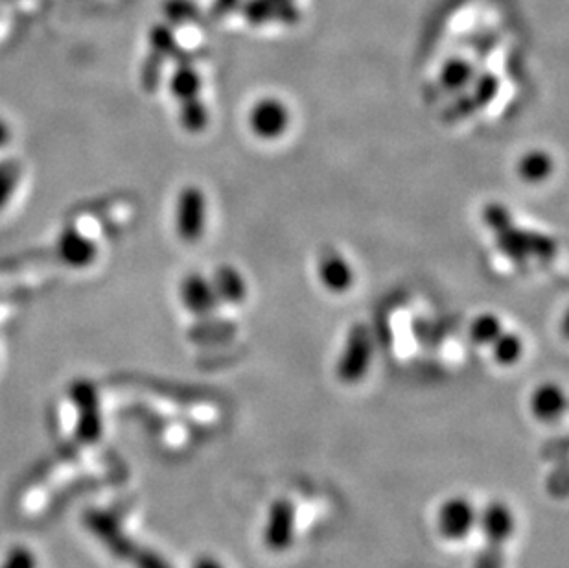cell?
I'll return each instance as SVG.
<instances>
[{
    "mask_svg": "<svg viewBox=\"0 0 569 568\" xmlns=\"http://www.w3.org/2000/svg\"><path fill=\"white\" fill-rule=\"evenodd\" d=\"M151 52L159 54L163 60L172 58L177 63H192V56L181 48L170 24H155L150 30Z\"/></svg>",
    "mask_w": 569,
    "mask_h": 568,
    "instance_id": "cell-17",
    "label": "cell"
},
{
    "mask_svg": "<svg viewBox=\"0 0 569 568\" xmlns=\"http://www.w3.org/2000/svg\"><path fill=\"white\" fill-rule=\"evenodd\" d=\"M474 78H476L474 63L461 56H455L446 61L442 65L441 76H439L442 87L450 93H463L472 85Z\"/></svg>",
    "mask_w": 569,
    "mask_h": 568,
    "instance_id": "cell-16",
    "label": "cell"
},
{
    "mask_svg": "<svg viewBox=\"0 0 569 568\" xmlns=\"http://www.w3.org/2000/svg\"><path fill=\"white\" fill-rule=\"evenodd\" d=\"M483 222L487 224L488 229L498 235L501 231H505L507 227L514 224L512 214L505 205L498 202L487 203L483 209Z\"/></svg>",
    "mask_w": 569,
    "mask_h": 568,
    "instance_id": "cell-27",
    "label": "cell"
},
{
    "mask_svg": "<svg viewBox=\"0 0 569 568\" xmlns=\"http://www.w3.org/2000/svg\"><path fill=\"white\" fill-rule=\"evenodd\" d=\"M372 353L374 342L369 327L356 323L347 334V342L337 360V379L343 384H358L360 380L365 379L371 367Z\"/></svg>",
    "mask_w": 569,
    "mask_h": 568,
    "instance_id": "cell-3",
    "label": "cell"
},
{
    "mask_svg": "<svg viewBox=\"0 0 569 568\" xmlns=\"http://www.w3.org/2000/svg\"><path fill=\"white\" fill-rule=\"evenodd\" d=\"M476 109H479V107L474 102L472 95H466L465 91H463L453 100L452 106H448V109L444 111V120L446 122H459V120L474 115Z\"/></svg>",
    "mask_w": 569,
    "mask_h": 568,
    "instance_id": "cell-29",
    "label": "cell"
},
{
    "mask_svg": "<svg viewBox=\"0 0 569 568\" xmlns=\"http://www.w3.org/2000/svg\"><path fill=\"white\" fill-rule=\"evenodd\" d=\"M58 255L61 261L72 268H85L96 259V248L93 242L83 237L80 231L67 227L58 240Z\"/></svg>",
    "mask_w": 569,
    "mask_h": 568,
    "instance_id": "cell-13",
    "label": "cell"
},
{
    "mask_svg": "<svg viewBox=\"0 0 569 568\" xmlns=\"http://www.w3.org/2000/svg\"><path fill=\"white\" fill-rule=\"evenodd\" d=\"M192 568H227L221 563L218 557L210 556V554H203V556L196 557Z\"/></svg>",
    "mask_w": 569,
    "mask_h": 568,
    "instance_id": "cell-33",
    "label": "cell"
},
{
    "mask_svg": "<svg viewBox=\"0 0 569 568\" xmlns=\"http://www.w3.org/2000/svg\"><path fill=\"white\" fill-rule=\"evenodd\" d=\"M37 557L28 546L17 545L8 550L0 568H37Z\"/></svg>",
    "mask_w": 569,
    "mask_h": 568,
    "instance_id": "cell-28",
    "label": "cell"
},
{
    "mask_svg": "<svg viewBox=\"0 0 569 568\" xmlns=\"http://www.w3.org/2000/svg\"><path fill=\"white\" fill-rule=\"evenodd\" d=\"M516 170H518V176L523 183L536 185V183L546 181L553 174V159L547 152L533 150V152H527L520 157Z\"/></svg>",
    "mask_w": 569,
    "mask_h": 568,
    "instance_id": "cell-19",
    "label": "cell"
},
{
    "mask_svg": "<svg viewBox=\"0 0 569 568\" xmlns=\"http://www.w3.org/2000/svg\"><path fill=\"white\" fill-rule=\"evenodd\" d=\"M485 543L479 548L472 568H505L507 543H511L516 532V515L509 504L501 500L488 502L479 511V522Z\"/></svg>",
    "mask_w": 569,
    "mask_h": 568,
    "instance_id": "cell-2",
    "label": "cell"
},
{
    "mask_svg": "<svg viewBox=\"0 0 569 568\" xmlns=\"http://www.w3.org/2000/svg\"><path fill=\"white\" fill-rule=\"evenodd\" d=\"M494 237L501 253H505L514 262H527L529 259L549 261L557 255V242L553 238L520 229L514 224Z\"/></svg>",
    "mask_w": 569,
    "mask_h": 568,
    "instance_id": "cell-4",
    "label": "cell"
},
{
    "mask_svg": "<svg viewBox=\"0 0 569 568\" xmlns=\"http://www.w3.org/2000/svg\"><path fill=\"white\" fill-rule=\"evenodd\" d=\"M163 12L168 23L174 26L201 21V10L194 0H166Z\"/></svg>",
    "mask_w": 569,
    "mask_h": 568,
    "instance_id": "cell-23",
    "label": "cell"
},
{
    "mask_svg": "<svg viewBox=\"0 0 569 568\" xmlns=\"http://www.w3.org/2000/svg\"><path fill=\"white\" fill-rule=\"evenodd\" d=\"M490 347H492L494 362L500 366H514L522 360L523 342L516 332H501Z\"/></svg>",
    "mask_w": 569,
    "mask_h": 568,
    "instance_id": "cell-21",
    "label": "cell"
},
{
    "mask_svg": "<svg viewBox=\"0 0 569 568\" xmlns=\"http://www.w3.org/2000/svg\"><path fill=\"white\" fill-rule=\"evenodd\" d=\"M242 13L249 24H295L301 19V10L295 0H242Z\"/></svg>",
    "mask_w": 569,
    "mask_h": 568,
    "instance_id": "cell-11",
    "label": "cell"
},
{
    "mask_svg": "<svg viewBox=\"0 0 569 568\" xmlns=\"http://www.w3.org/2000/svg\"><path fill=\"white\" fill-rule=\"evenodd\" d=\"M566 393L558 384H542L531 395V412L542 423H555L566 412Z\"/></svg>",
    "mask_w": 569,
    "mask_h": 568,
    "instance_id": "cell-14",
    "label": "cell"
},
{
    "mask_svg": "<svg viewBox=\"0 0 569 568\" xmlns=\"http://www.w3.org/2000/svg\"><path fill=\"white\" fill-rule=\"evenodd\" d=\"M236 331H238L236 321L214 318L212 314L207 318H199L198 323L194 325L192 338L203 344H225L233 340Z\"/></svg>",
    "mask_w": 569,
    "mask_h": 568,
    "instance_id": "cell-18",
    "label": "cell"
},
{
    "mask_svg": "<svg viewBox=\"0 0 569 568\" xmlns=\"http://www.w3.org/2000/svg\"><path fill=\"white\" fill-rule=\"evenodd\" d=\"M498 41H500V37L496 34H483V36L476 37V41L472 43V48L476 50V54L485 58L496 48Z\"/></svg>",
    "mask_w": 569,
    "mask_h": 568,
    "instance_id": "cell-31",
    "label": "cell"
},
{
    "mask_svg": "<svg viewBox=\"0 0 569 568\" xmlns=\"http://www.w3.org/2000/svg\"><path fill=\"white\" fill-rule=\"evenodd\" d=\"M500 91V80L492 72H483L474 78L472 82V98L477 107H485L496 98Z\"/></svg>",
    "mask_w": 569,
    "mask_h": 568,
    "instance_id": "cell-25",
    "label": "cell"
},
{
    "mask_svg": "<svg viewBox=\"0 0 569 568\" xmlns=\"http://www.w3.org/2000/svg\"><path fill=\"white\" fill-rule=\"evenodd\" d=\"M19 178L21 166L17 161H0V211L12 200L13 192L19 185Z\"/></svg>",
    "mask_w": 569,
    "mask_h": 568,
    "instance_id": "cell-26",
    "label": "cell"
},
{
    "mask_svg": "<svg viewBox=\"0 0 569 568\" xmlns=\"http://www.w3.org/2000/svg\"><path fill=\"white\" fill-rule=\"evenodd\" d=\"M317 275L321 284L332 294H345L354 284V272L347 259L336 249H326L317 262Z\"/></svg>",
    "mask_w": 569,
    "mask_h": 568,
    "instance_id": "cell-12",
    "label": "cell"
},
{
    "mask_svg": "<svg viewBox=\"0 0 569 568\" xmlns=\"http://www.w3.org/2000/svg\"><path fill=\"white\" fill-rule=\"evenodd\" d=\"M72 399L78 406V436L83 443H94L102 436V414L98 395L91 382L80 380L72 384Z\"/></svg>",
    "mask_w": 569,
    "mask_h": 568,
    "instance_id": "cell-9",
    "label": "cell"
},
{
    "mask_svg": "<svg viewBox=\"0 0 569 568\" xmlns=\"http://www.w3.org/2000/svg\"><path fill=\"white\" fill-rule=\"evenodd\" d=\"M83 524L111 556L126 565L133 568H174L161 552L133 539L115 513L105 509H87L83 513Z\"/></svg>",
    "mask_w": 569,
    "mask_h": 568,
    "instance_id": "cell-1",
    "label": "cell"
},
{
    "mask_svg": "<svg viewBox=\"0 0 569 568\" xmlns=\"http://www.w3.org/2000/svg\"><path fill=\"white\" fill-rule=\"evenodd\" d=\"M201 87H203V80H201L199 72L194 69V65L192 63H177V69L170 78V93L179 102H185V100L199 96Z\"/></svg>",
    "mask_w": 569,
    "mask_h": 568,
    "instance_id": "cell-20",
    "label": "cell"
},
{
    "mask_svg": "<svg viewBox=\"0 0 569 568\" xmlns=\"http://www.w3.org/2000/svg\"><path fill=\"white\" fill-rule=\"evenodd\" d=\"M240 6H242V0H214L212 13H214L216 17H225V15H229V13L240 10Z\"/></svg>",
    "mask_w": 569,
    "mask_h": 568,
    "instance_id": "cell-32",
    "label": "cell"
},
{
    "mask_svg": "<svg viewBox=\"0 0 569 568\" xmlns=\"http://www.w3.org/2000/svg\"><path fill=\"white\" fill-rule=\"evenodd\" d=\"M503 332V325L494 314H481L470 325V338L477 345H490Z\"/></svg>",
    "mask_w": 569,
    "mask_h": 568,
    "instance_id": "cell-24",
    "label": "cell"
},
{
    "mask_svg": "<svg viewBox=\"0 0 569 568\" xmlns=\"http://www.w3.org/2000/svg\"><path fill=\"white\" fill-rule=\"evenodd\" d=\"M210 283L214 286V292L220 299V303L240 305L247 296V284H245L244 277L233 266H220L214 272Z\"/></svg>",
    "mask_w": 569,
    "mask_h": 568,
    "instance_id": "cell-15",
    "label": "cell"
},
{
    "mask_svg": "<svg viewBox=\"0 0 569 568\" xmlns=\"http://www.w3.org/2000/svg\"><path fill=\"white\" fill-rule=\"evenodd\" d=\"M209 109L205 106V102L196 96L181 102L179 107V122L186 131L190 133H199L209 126Z\"/></svg>",
    "mask_w": 569,
    "mask_h": 568,
    "instance_id": "cell-22",
    "label": "cell"
},
{
    "mask_svg": "<svg viewBox=\"0 0 569 568\" xmlns=\"http://www.w3.org/2000/svg\"><path fill=\"white\" fill-rule=\"evenodd\" d=\"M290 126V111L279 98L266 96L249 111V128L262 141H275Z\"/></svg>",
    "mask_w": 569,
    "mask_h": 568,
    "instance_id": "cell-8",
    "label": "cell"
},
{
    "mask_svg": "<svg viewBox=\"0 0 569 568\" xmlns=\"http://www.w3.org/2000/svg\"><path fill=\"white\" fill-rule=\"evenodd\" d=\"M207 225V198L196 185H188L179 192L175 203V231L186 244H194L205 233Z\"/></svg>",
    "mask_w": 569,
    "mask_h": 568,
    "instance_id": "cell-7",
    "label": "cell"
},
{
    "mask_svg": "<svg viewBox=\"0 0 569 568\" xmlns=\"http://www.w3.org/2000/svg\"><path fill=\"white\" fill-rule=\"evenodd\" d=\"M179 299L183 307L196 318H207V316L216 314V310L221 305L210 279L199 273L186 275L179 286Z\"/></svg>",
    "mask_w": 569,
    "mask_h": 568,
    "instance_id": "cell-10",
    "label": "cell"
},
{
    "mask_svg": "<svg viewBox=\"0 0 569 568\" xmlns=\"http://www.w3.org/2000/svg\"><path fill=\"white\" fill-rule=\"evenodd\" d=\"M479 522V511L470 498L457 497L444 500L437 513V532L448 543L466 541Z\"/></svg>",
    "mask_w": 569,
    "mask_h": 568,
    "instance_id": "cell-6",
    "label": "cell"
},
{
    "mask_svg": "<svg viewBox=\"0 0 569 568\" xmlns=\"http://www.w3.org/2000/svg\"><path fill=\"white\" fill-rule=\"evenodd\" d=\"M297 537V506L288 497L275 498L269 504L262 530V541L271 554L288 552Z\"/></svg>",
    "mask_w": 569,
    "mask_h": 568,
    "instance_id": "cell-5",
    "label": "cell"
},
{
    "mask_svg": "<svg viewBox=\"0 0 569 568\" xmlns=\"http://www.w3.org/2000/svg\"><path fill=\"white\" fill-rule=\"evenodd\" d=\"M163 65L164 60L159 56V54H155V52H151L150 56H148V60L144 63V69H142V80L146 83V87H155V85H159L161 82V76H163Z\"/></svg>",
    "mask_w": 569,
    "mask_h": 568,
    "instance_id": "cell-30",
    "label": "cell"
},
{
    "mask_svg": "<svg viewBox=\"0 0 569 568\" xmlns=\"http://www.w3.org/2000/svg\"><path fill=\"white\" fill-rule=\"evenodd\" d=\"M10 135H12L10 126L4 122V119H0V146L8 144V141H10Z\"/></svg>",
    "mask_w": 569,
    "mask_h": 568,
    "instance_id": "cell-34",
    "label": "cell"
}]
</instances>
